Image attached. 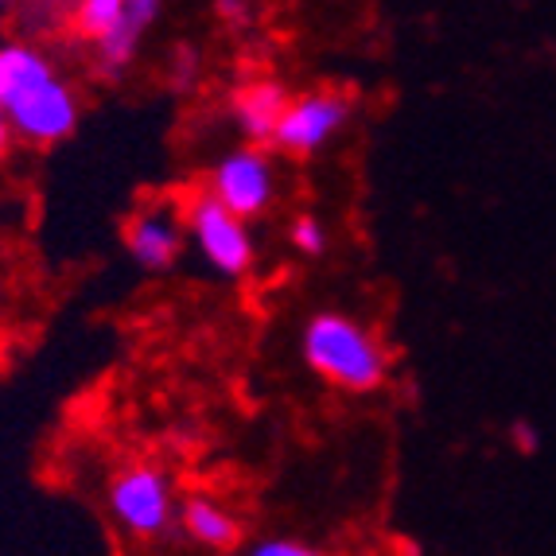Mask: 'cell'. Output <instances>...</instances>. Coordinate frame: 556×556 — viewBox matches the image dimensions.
I'll return each mask as SVG.
<instances>
[{
    "label": "cell",
    "mask_w": 556,
    "mask_h": 556,
    "mask_svg": "<svg viewBox=\"0 0 556 556\" xmlns=\"http://www.w3.org/2000/svg\"><path fill=\"white\" fill-rule=\"evenodd\" d=\"M110 510L121 529H129L132 538L152 541L164 538L176 518V498L172 482L156 467H129L121 471L110 486Z\"/></svg>",
    "instance_id": "4"
},
{
    "label": "cell",
    "mask_w": 556,
    "mask_h": 556,
    "mask_svg": "<svg viewBox=\"0 0 556 556\" xmlns=\"http://www.w3.org/2000/svg\"><path fill=\"white\" fill-rule=\"evenodd\" d=\"M223 206L241 214L245 223L265 214L277 195V172H273L269 152L261 144H245V149L226 152L211 172V187H206Z\"/></svg>",
    "instance_id": "5"
},
{
    "label": "cell",
    "mask_w": 556,
    "mask_h": 556,
    "mask_svg": "<svg viewBox=\"0 0 556 556\" xmlns=\"http://www.w3.org/2000/svg\"><path fill=\"white\" fill-rule=\"evenodd\" d=\"M346 121H351V98L331 90L300 93V98H288L269 144L285 156H316L346 129Z\"/></svg>",
    "instance_id": "3"
},
{
    "label": "cell",
    "mask_w": 556,
    "mask_h": 556,
    "mask_svg": "<svg viewBox=\"0 0 556 556\" xmlns=\"http://www.w3.org/2000/svg\"><path fill=\"white\" fill-rule=\"evenodd\" d=\"M292 245H296L304 257H324V253H327L324 223H319V218H312V214L296 218V223H292Z\"/></svg>",
    "instance_id": "13"
},
{
    "label": "cell",
    "mask_w": 556,
    "mask_h": 556,
    "mask_svg": "<svg viewBox=\"0 0 556 556\" xmlns=\"http://www.w3.org/2000/svg\"><path fill=\"white\" fill-rule=\"evenodd\" d=\"M12 121V132H20L31 144H55V140L71 137L78 125V98L75 90L59 78H47L31 93H24L12 110H4Z\"/></svg>",
    "instance_id": "6"
},
{
    "label": "cell",
    "mask_w": 556,
    "mask_h": 556,
    "mask_svg": "<svg viewBox=\"0 0 556 556\" xmlns=\"http://www.w3.org/2000/svg\"><path fill=\"white\" fill-rule=\"evenodd\" d=\"M9 144H12V121H9V113L0 110V156L9 152Z\"/></svg>",
    "instance_id": "17"
},
{
    "label": "cell",
    "mask_w": 556,
    "mask_h": 556,
    "mask_svg": "<svg viewBox=\"0 0 556 556\" xmlns=\"http://www.w3.org/2000/svg\"><path fill=\"white\" fill-rule=\"evenodd\" d=\"M510 440L521 455H538L541 452V432L538 425H529V420H514L510 425Z\"/></svg>",
    "instance_id": "15"
},
{
    "label": "cell",
    "mask_w": 556,
    "mask_h": 556,
    "mask_svg": "<svg viewBox=\"0 0 556 556\" xmlns=\"http://www.w3.org/2000/svg\"><path fill=\"white\" fill-rule=\"evenodd\" d=\"M125 245L140 269L160 273L176 265L179 245H184V214H176L172 206H149V211L132 214L125 226Z\"/></svg>",
    "instance_id": "7"
},
{
    "label": "cell",
    "mask_w": 556,
    "mask_h": 556,
    "mask_svg": "<svg viewBox=\"0 0 556 556\" xmlns=\"http://www.w3.org/2000/svg\"><path fill=\"white\" fill-rule=\"evenodd\" d=\"M160 4H164V0H125V4H121V16L113 20V28L105 31L102 39H93L105 75H121V71L132 63L144 31L160 20Z\"/></svg>",
    "instance_id": "9"
},
{
    "label": "cell",
    "mask_w": 556,
    "mask_h": 556,
    "mask_svg": "<svg viewBox=\"0 0 556 556\" xmlns=\"http://www.w3.org/2000/svg\"><path fill=\"white\" fill-rule=\"evenodd\" d=\"M47 78H55V71H51V63L39 55L36 47L28 43L0 47V110H12L24 93L43 86Z\"/></svg>",
    "instance_id": "11"
},
{
    "label": "cell",
    "mask_w": 556,
    "mask_h": 556,
    "mask_svg": "<svg viewBox=\"0 0 556 556\" xmlns=\"http://www.w3.org/2000/svg\"><path fill=\"white\" fill-rule=\"evenodd\" d=\"M121 4L125 0H78L75 9V28L86 39H102L113 28V20L121 16Z\"/></svg>",
    "instance_id": "12"
},
{
    "label": "cell",
    "mask_w": 556,
    "mask_h": 556,
    "mask_svg": "<svg viewBox=\"0 0 556 556\" xmlns=\"http://www.w3.org/2000/svg\"><path fill=\"white\" fill-rule=\"evenodd\" d=\"M304 362L327 386L346 393H374L390 374L386 346L346 312H316L300 334Z\"/></svg>",
    "instance_id": "1"
},
{
    "label": "cell",
    "mask_w": 556,
    "mask_h": 556,
    "mask_svg": "<svg viewBox=\"0 0 556 556\" xmlns=\"http://www.w3.org/2000/svg\"><path fill=\"white\" fill-rule=\"evenodd\" d=\"M218 16L230 20V24L250 20V0H218Z\"/></svg>",
    "instance_id": "16"
},
{
    "label": "cell",
    "mask_w": 556,
    "mask_h": 556,
    "mask_svg": "<svg viewBox=\"0 0 556 556\" xmlns=\"http://www.w3.org/2000/svg\"><path fill=\"white\" fill-rule=\"evenodd\" d=\"M253 556H316V548L307 545V541H288V538H269V541H257L250 548Z\"/></svg>",
    "instance_id": "14"
},
{
    "label": "cell",
    "mask_w": 556,
    "mask_h": 556,
    "mask_svg": "<svg viewBox=\"0 0 556 556\" xmlns=\"http://www.w3.org/2000/svg\"><path fill=\"white\" fill-rule=\"evenodd\" d=\"M0 4H12V0H0Z\"/></svg>",
    "instance_id": "18"
},
{
    "label": "cell",
    "mask_w": 556,
    "mask_h": 556,
    "mask_svg": "<svg viewBox=\"0 0 556 556\" xmlns=\"http://www.w3.org/2000/svg\"><path fill=\"white\" fill-rule=\"evenodd\" d=\"M184 223L214 273H223V277H245V273L253 269L250 226H245L241 214H233L230 206L218 203L211 191H203V195H195L187 203Z\"/></svg>",
    "instance_id": "2"
},
{
    "label": "cell",
    "mask_w": 556,
    "mask_h": 556,
    "mask_svg": "<svg viewBox=\"0 0 556 556\" xmlns=\"http://www.w3.org/2000/svg\"><path fill=\"white\" fill-rule=\"evenodd\" d=\"M285 105H288V90L277 78H253V83H241L230 93L233 125H238V132H245L250 144H269Z\"/></svg>",
    "instance_id": "8"
},
{
    "label": "cell",
    "mask_w": 556,
    "mask_h": 556,
    "mask_svg": "<svg viewBox=\"0 0 556 556\" xmlns=\"http://www.w3.org/2000/svg\"><path fill=\"white\" fill-rule=\"evenodd\" d=\"M179 521H184V533L195 541L199 548H211V553H233L241 545V526L223 502L206 498V494H195V498L184 502L179 510Z\"/></svg>",
    "instance_id": "10"
}]
</instances>
